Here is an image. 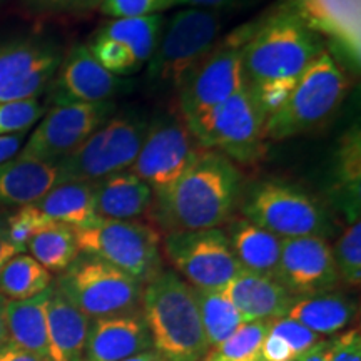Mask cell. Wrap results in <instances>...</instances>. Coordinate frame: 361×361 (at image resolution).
<instances>
[{
  "label": "cell",
  "instance_id": "obj_21",
  "mask_svg": "<svg viewBox=\"0 0 361 361\" xmlns=\"http://www.w3.org/2000/svg\"><path fill=\"white\" fill-rule=\"evenodd\" d=\"M61 183L59 164L16 156L0 164V204H34Z\"/></svg>",
  "mask_w": 361,
  "mask_h": 361
},
{
  "label": "cell",
  "instance_id": "obj_45",
  "mask_svg": "<svg viewBox=\"0 0 361 361\" xmlns=\"http://www.w3.org/2000/svg\"><path fill=\"white\" fill-rule=\"evenodd\" d=\"M123 361H166V360L162 358L156 350H147V351H141V353L134 356H129V358H126Z\"/></svg>",
  "mask_w": 361,
  "mask_h": 361
},
{
  "label": "cell",
  "instance_id": "obj_28",
  "mask_svg": "<svg viewBox=\"0 0 361 361\" xmlns=\"http://www.w3.org/2000/svg\"><path fill=\"white\" fill-rule=\"evenodd\" d=\"M27 251L49 273L59 274L64 273L80 255L74 229L54 221L30 239Z\"/></svg>",
  "mask_w": 361,
  "mask_h": 361
},
{
  "label": "cell",
  "instance_id": "obj_3",
  "mask_svg": "<svg viewBox=\"0 0 361 361\" xmlns=\"http://www.w3.org/2000/svg\"><path fill=\"white\" fill-rule=\"evenodd\" d=\"M141 313L152 350L166 361H202L207 350L192 286L173 269H162L142 286Z\"/></svg>",
  "mask_w": 361,
  "mask_h": 361
},
{
  "label": "cell",
  "instance_id": "obj_2",
  "mask_svg": "<svg viewBox=\"0 0 361 361\" xmlns=\"http://www.w3.org/2000/svg\"><path fill=\"white\" fill-rule=\"evenodd\" d=\"M245 184L239 166L202 149L186 173L154 197L157 223L168 233L219 228L234 214Z\"/></svg>",
  "mask_w": 361,
  "mask_h": 361
},
{
  "label": "cell",
  "instance_id": "obj_42",
  "mask_svg": "<svg viewBox=\"0 0 361 361\" xmlns=\"http://www.w3.org/2000/svg\"><path fill=\"white\" fill-rule=\"evenodd\" d=\"M0 361H45L29 351L19 348L13 343L7 341L6 345L0 346Z\"/></svg>",
  "mask_w": 361,
  "mask_h": 361
},
{
  "label": "cell",
  "instance_id": "obj_6",
  "mask_svg": "<svg viewBox=\"0 0 361 361\" xmlns=\"http://www.w3.org/2000/svg\"><path fill=\"white\" fill-rule=\"evenodd\" d=\"M223 12L180 7L164 27L146 66V80L156 90H178L188 74L221 39Z\"/></svg>",
  "mask_w": 361,
  "mask_h": 361
},
{
  "label": "cell",
  "instance_id": "obj_38",
  "mask_svg": "<svg viewBox=\"0 0 361 361\" xmlns=\"http://www.w3.org/2000/svg\"><path fill=\"white\" fill-rule=\"evenodd\" d=\"M102 0H25L27 7L40 13H78L99 8Z\"/></svg>",
  "mask_w": 361,
  "mask_h": 361
},
{
  "label": "cell",
  "instance_id": "obj_4",
  "mask_svg": "<svg viewBox=\"0 0 361 361\" xmlns=\"http://www.w3.org/2000/svg\"><path fill=\"white\" fill-rule=\"evenodd\" d=\"M238 209L243 218L281 239H326L336 229L333 216L322 200L300 184L281 179L246 183Z\"/></svg>",
  "mask_w": 361,
  "mask_h": 361
},
{
  "label": "cell",
  "instance_id": "obj_31",
  "mask_svg": "<svg viewBox=\"0 0 361 361\" xmlns=\"http://www.w3.org/2000/svg\"><path fill=\"white\" fill-rule=\"evenodd\" d=\"M192 290L209 348L231 336L245 323L224 290Z\"/></svg>",
  "mask_w": 361,
  "mask_h": 361
},
{
  "label": "cell",
  "instance_id": "obj_23",
  "mask_svg": "<svg viewBox=\"0 0 361 361\" xmlns=\"http://www.w3.org/2000/svg\"><path fill=\"white\" fill-rule=\"evenodd\" d=\"M90 319L52 286L47 303L49 361H82Z\"/></svg>",
  "mask_w": 361,
  "mask_h": 361
},
{
  "label": "cell",
  "instance_id": "obj_39",
  "mask_svg": "<svg viewBox=\"0 0 361 361\" xmlns=\"http://www.w3.org/2000/svg\"><path fill=\"white\" fill-rule=\"evenodd\" d=\"M241 0H176V7H194V8H207V11H228Z\"/></svg>",
  "mask_w": 361,
  "mask_h": 361
},
{
  "label": "cell",
  "instance_id": "obj_26",
  "mask_svg": "<svg viewBox=\"0 0 361 361\" xmlns=\"http://www.w3.org/2000/svg\"><path fill=\"white\" fill-rule=\"evenodd\" d=\"M356 305L348 296L338 293L300 296L293 300L286 318L303 324L322 336H333L345 331L353 323Z\"/></svg>",
  "mask_w": 361,
  "mask_h": 361
},
{
  "label": "cell",
  "instance_id": "obj_13",
  "mask_svg": "<svg viewBox=\"0 0 361 361\" xmlns=\"http://www.w3.org/2000/svg\"><path fill=\"white\" fill-rule=\"evenodd\" d=\"M162 252L173 271L197 290H224L241 271L221 228L171 231L162 241Z\"/></svg>",
  "mask_w": 361,
  "mask_h": 361
},
{
  "label": "cell",
  "instance_id": "obj_20",
  "mask_svg": "<svg viewBox=\"0 0 361 361\" xmlns=\"http://www.w3.org/2000/svg\"><path fill=\"white\" fill-rule=\"evenodd\" d=\"M243 322H271L283 318L295 300L276 279L241 269L224 288Z\"/></svg>",
  "mask_w": 361,
  "mask_h": 361
},
{
  "label": "cell",
  "instance_id": "obj_18",
  "mask_svg": "<svg viewBox=\"0 0 361 361\" xmlns=\"http://www.w3.org/2000/svg\"><path fill=\"white\" fill-rule=\"evenodd\" d=\"M274 279L295 298L331 293L341 283L331 246L316 236L281 239Z\"/></svg>",
  "mask_w": 361,
  "mask_h": 361
},
{
  "label": "cell",
  "instance_id": "obj_33",
  "mask_svg": "<svg viewBox=\"0 0 361 361\" xmlns=\"http://www.w3.org/2000/svg\"><path fill=\"white\" fill-rule=\"evenodd\" d=\"M333 258L338 269L340 281L351 288H358L361 283V223L360 219L351 224L338 238L335 247H331Z\"/></svg>",
  "mask_w": 361,
  "mask_h": 361
},
{
  "label": "cell",
  "instance_id": "obj_34",
  "mask_svg": "<svg viewBox=\"0 0 361 361\" xmlns=\"http://www.w3.org/2000/svg\"><path fill=\"white\" fill-rule=\"evenodd\" d=\"M45 112L47 106L39 97L0 104V135L25 134Z\"/></svg>",
  "mask_w": 361,
  "mask_h": 361
},
{
  "label": "cell",
  "instance_id": "obj_10",
  "mask_svg": "<svg viewBox=\"0 0 361 361\" xmlns=\"http://www.w3.org/2000/svg\"><path fill=\"white\" fill-rule=\"evenodd\" d=\"M80 255L94 256L146 284L162 269V239L156 228L141 221L97 218L74 229Z\"/></svg>",
  "mask_w": 361,
  "mask_h": 361
},
{
  "label": "cell",
  "instance_id": "obj_14",
  "mask_svg": "<svg viewBox=\"0 0 361 361\" xmlns=\"http://www.w3.org/2000/svg\"><path fill=\"white\" fill-rule=\"evenodd\" d=\"M114 112V101L51 106L17 156L59 164Z\"/></svg>",
  "mask_w": 361,
  "mask_h": 361
},
{
  "label": "cell",
  "instance_id": "obj_7",
  "mask_svg": "<svg viewBox=\"0 0 361 361\" xmlns=\"http://www.w3.org/2000/svg\"><path fill=\"white\" fill-rule=\"evenodd\" d=\"M266 112L245 85L234 96L188 124L201 147L231 159L236 166H255L266 154Z\"/></svg>",
  "mask_w": 361,
  "mask_h": 361
},
{
  "label": "cell",
  "instance_id": "obj_17",
  "mask_svg": "<svg viewBox=\"0 0 361 361\" xmlns=\"http://www.w3.org/2000/svg\"><path fill=\"white\" fill-rule=\"evenodd\" d=\"M133 80L117 78L96 61L87 44H75L62 57L51 85L52 106L61 104H99L114 101L129 92Z\"/></svg>",
  "mask_w": 361,
  "mask_h": 361
},
{
  "label": "cell",
  "instance_id": "obj_44",
  "mask_svg": "<svg viewBox=\"0 0 361 361\" xmlns=\"http://www.w3.org/2000/svg\"><path fill=\"white\" fill-rule=\"evenodd\" d=\"M6 306H7V300L2 295H0V346H4L8 341Z\"/></svg>",
  "mask_w": 361,
  "mask_h": 361
},
{
  "label": "cell",
  "instance_id": "obj_41",
  "mask_svg": "<svg viewBox=\"0 0 361 361\" xmlns=\"http://www.w3.org/2000/svg\"><path fill=\"white\" fill-rule=\"evenodd\" d=\"M25 134L0 135V164L19 154Z\"/></svg>",
  "mask_w": 361,
  "mask_h": 361
},
{
  "label": "cell",
  "instance_id": "obj_16",
  "mask_svg": "<svg viewBox=\"0 0 361 361\" xmlns=\"http://www.w3.org/2000/svg\"><path fill=\"white\" fill-rule=\"evenodd\" d=\"M61 47L30 35L0 42V104L40 97L61 66Z\"/></svg>",
  "mask_w": 361,
  "mask_h": 361
},
{
  "label": "cell",
  "instance_id": "obj_35",
  "mask_svg": "<svg viewBox=\"0 0 361 361\" xmlns=\"http://www.w3.org/2000/svg\"><path fill=\"white\" fill-rule=\"evenodd\" d=\"M51 223L52 221L40 213L34 204L20 206L16 213L7 216L8 239L17 247V251L25 252L30 239Z\"/></svg>",
  "mask_w": 361,
  "mask_h": 361
},
{
  "label": "cell",
  "instance_id": "obj_9",
  "mask_svg": "<svg viewBox=\"0 0 361 361\" xmlns=\"http://www.w3.org/2000/svg\"><path fill=\"white\" fill-rule=\"evenodd\" d=\"M149 121L139 111L114 112L72 154L59 162L62 183H96L111 174L128 171L139 154Z\"/></svg>",
  "mask_w": 361,
  "mask_h": 361
},
{
  "label": "cell",
  "instance_id": "obj_27",
  "mask_svg": "<svg viewBox=\"0 0 361 361\" xmlns=\"http://www.w3.org/2000/svg\"><path fill=\"white\" fill-rule=\"evenodd\" d=\"M34 206L54 223L80 229L97 219L94 207V183L64 180L40 197Z\"/></svg>",
  "mask_w": 361,
  "mask_h": 361
},
{
  "label": "cell",
  "instance_id": "obj_24",
  "mask_svg": "<svg viewBox=\"0 0 361 361\" xmlns=\"http://www.w3.org/2000/svg\"><path fill=\"white\" fill-rule=\"evenodd\" d=\"M223 231L241 269L274 278L281 255V238L243 216H231Z\"/></svg>",
  "mask_w": 361,
  "mask_h": 361
},
{
  "label": "cell",
  "instance_id": "obj_36",
  "mask_svg": "<svg viewBox=\"0 0 361 361\" xmlns=\"http://www.w3.org/2000/svg\"><path fill=\"white\" fill-rule=\"evenodd\" d=\"M176 7V0H102L97 11L109 19H133L164 13Z\"/></svg>",
  "mask_w": 361,
  "mask_h": 361
},
{
  "label": "cell",
  "instance_id": "obj_32",
  "mask_svg": "<svg viewBox=\"0 0 361 361\" xmlns=\"http://www.w3.org/2000/svg\"><path fill=\"white\" fill-rule=\"evenodd\" d=\"M269 322L243 323L231 336L211 346L202 361H264L263 343Z\"/></svg>",
  "mask_w": 361,
  "mask_h": 361
},
{
  "label": "cell",
  "instance_id": "obj_37",
  "mask_svg": "<svg viewBox=\"0 0 361 361\" xmlns=\"http://www.w3.org/2000/svg\"><path fill=\"white\" fill-rule=\"evenodd\" d=\"M329 361H361V335L360 328H351L341 335L329 338Z\"/></svg>",
  "mask_w": 361,
  "mask_h": 361
},
{
  "label": "cell",
  "instance_id": "obj_19",
  "mask_svg": "<svg viewBox=\"0 0 361 361\" xmlns=\"http://www.w3.org/2000/svg\"><path fill=\"white\" fill-rule=\"evenodd\" d=\"M147 350H152L151 333L139 308L90 319L82 361H123Z\"/></svg>",
  "mask_w": 361,
  "mask_h": 361
},
{
  "label": "cell",
  "instance_id": "obj_25",
  "mask_svg": "<svg viewBox=\"0 0 361 361\" xmlns=\"http://www.w3.org/2000/svg\"><path fill=\"white\" fill-rule=\"evenodd\" d=\"M52 286L29 300H7L6 306L8 341L45 361H49L47 303Z\"/></svg>",
  "mask_w": 361,
  "mask_h": 361
},
{
  "label": "cell",
  "instance_id": "obj_1",
  "mask_svg": "<svg viewBox=\"0 0 361 361\" xmlns=\"http://www.w3.org/2000/svg\"><path fill=\"white\" fill-rule=\"evenodd\" d=\"M324 51L322 37L298 12L283 11L256 24L243 51L246 85L266 116L286 101L311 62Z\"/></svg>",
  "mask_w": 361,
  "mask_h": 361
},
{
  "label": "cell",
  "instance_id": "obj_22",
  "mask_svg": "<svg viewBox=\"0 0 361 361\" xmlns=\"http://www.w3.org/2000/svg\"><path fill=\"white\" fill-rule=\"evenodd\" d=\"M152 202V189L130 171H121L94 183L97 218L134 221L149 213Z\"/></svg>",
  "mask_w": 361,
  "mask_h": 361
},
{
  "label": "cell",
  "instance_id": "obj_11",
  "mask_svg": "<svg viewBox=\"0 0 361 361\" xmlns=\"http://www.w3.org/2000/svg\"><path fill=\"white\" fill-rule=\"evenodd\" d=\"M54 286L89 319L141 308L144 284L106 261L79 255Z\"/></svg>",
  "mask_w": 361,
  "mask_h": 361
},
{
  "label": "cell",
  "instance_id": "obj_29",
  "mask_svg": "<svg viewBox=\"0 0 361 361\" xmlns=\"http://www.w3.org/2000/svg\"><path fill=\"white\" fill-rule=\"evenodd\" d=\"M323 340L324 336L311 331L286 316L271 319L263 343V360L298 361Z\"/></svg>",
  "mask_w": 361,
  "mask_h": 361
},
{
  "label": "cell",
  "instance_id": "obj_43",
  "mask_svg": "<svg viewBox=\"0 0 361 361\" xmlns=\"http://www.w3.org/2000/svg\"><path fill=\"white\" fill-rule=\"evenodd\" d=\"M328 341L329 340H323L322 343H318L314 348H311L308 353H305L298 361H329Z\"/></svg>",
  "mask_w": 361,
  "mask_h": 361
},
{
  "label": "cell",
  "instance_id": "obj_30",
  "mask_svg": "<svg viewBox=\"0 0 361 361\" xmlns=\"http://www.w3.org/2000/svg\"><path fill=\"white\" fill-rule=\"evenodd\" d=\"M54 284L52 273L30 255H16L0 271V295L6 300H29Z\"/></svg>",
  "mask_w": 361,
  "mask_h": 361
},
{
  "label": "cell",
  "instance_id": "obj_5",
  "mask_svg": "<svg viewBox=\"0 0 361 361\" xmlns=\"http://www.w3.org/2000/svg\"><path fill=\"white\" fill-rule=\"evenodd\" d=\"M350 90V79L326 49L311 62L286 101L266 117V142H279L306 134L341 106Z\"/></svg>",
  "mask_w": 361,
  "mask_h": 361
},
{
  "label": "cell",
  "instance_id": "obj_15",
  "mask_svg": "<svg viewBox=\"0 0 361 361\" xmlns=\"http://www.w3.org/2000/svg\"><path fill=\"white\" fill-rule=\"evenodd\" d=\"M164 13L133 19H109L87 42L90 54L117 78H130L146 69L159 42Z\"/></svg>",
  "mask_w": 361,
  "mask_h": 361
},
{
  "label": "cell",
  "instance_id": "obj_12",
  "mask_svg": "<svg viewBox=\"0 0 361 361\" xmlns=\"http://www.w3.org/2000/svg\"><path fill=\"white\" fill-rule=\"evenodd\" d=\"M204 147L194 137L179 112L149 121L144 142L128 171L144 180L156 196L166 192Z\"/></svg>",
  "mask_w": 361,
  "mask_h": 361
},
{
  "label": "cell",
  "instance_id": "obj_8",
  "mask_svg": "<svg viewBox=\"0 0 361 361\" xmlns=\"http://www.w3.org/2000/svg\"><path fill=\"white\" fill-rule=\"evenodd\" d=\"M255 27L256 24L245 25L219 39L179 85L178 112L186 124L200 119L245 87L243 51Z\"/></svg>",
  "mask_w": 361,
  "mask_h": 361
},
{
  "label": "cell",
  "instance_id": "obj_40",
  "mask_svg": "<svg viewBox=\"0 0 361 361\" xmlns=\"http://www.w3.org/2000/svg\"><path fill=\"white\" fill-rule=\"evenodd\" d=\"M16 255H20V252L17 251V247L8 239L7 218L6 216H0V271Z\"/></svg>",
  "mask_w": 361,
  "mask_h": 361
}]
</instances>
